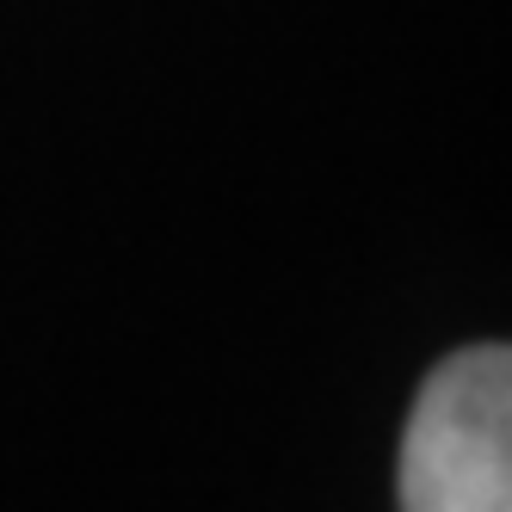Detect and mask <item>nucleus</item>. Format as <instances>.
Wrapping results in <instances>:
<instances>
[{
  "label": "nucleus",
  "mask_w": 512,
  "mask_h": 512,
  "mask_svg": "<svg viewBox=\"0 0 512 512\" xmlns=\"http://www.w3.org/2000/svg\"><path fill=\"white\" fill-rule=\"evenodd\" d=\"M401 512H512V346H463L420 383L395 463Z\"/></svg>",
  "instance_id": "f257e3e1"
}]
</instances>
